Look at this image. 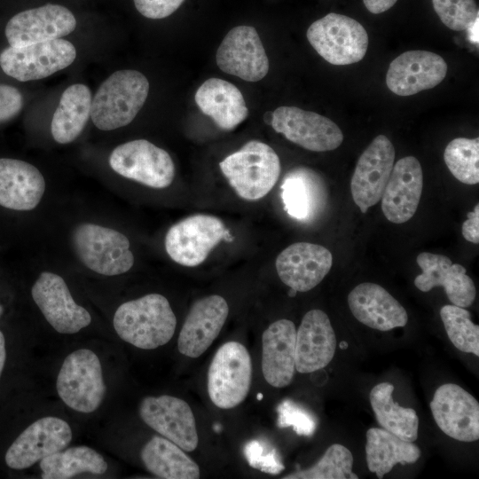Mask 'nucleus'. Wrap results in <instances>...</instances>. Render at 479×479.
Listing matches in <instances>:
<instances>
[{
    "instance_id": "obj_48",
    "label": "nucleus",
    "mask_w": 479,
    "mask_h": 479,
    "mask_svg": "<svg viewBox=\"0 0 479 479\" xmlns=\"http://www.w3.org/2000/svg\"><path fill=\"white\" fill-rule=\"evenodd\" d=\"M296 293H297V291H295V290L293 289V288H290V290H289V292H288V295H289L290 297H294V296H295Z\"/></svg>"
},
{
    "instance_id": "obj_28",
    "label": "nucleus",
    "mask_w": 479,
    "mask_h": 479,
    "mask_svg": "<svg viewBox=\"0 0 479 479\" xmlns=\"http://www.w3.org/2000/svg\"><path fill=\"white\" fill-rule=\"evenodd\" d=\"M194 98L200 111L224 130H233L248 115L240 90L223 79L206 80L198 88Z\"/></svg>"
},
{
    "instance_id": "obj_33",
    "label": "nucleus",
    "mask_w": 479,
    "mask_h": 479,
    "mask_svg": "<svg viewBox=\"0 0 479 479\" xmlns=\"http://www.w3.org/2000/svg\"><path fill=\"white\" fill-rule=\"evenodd\" d=\"M394 386L389 382L375 385L369 394L371 406L379 425L403 440L414 442L418 437L419 417L412 408L394 402Z\"/></svg>"
},
{
    "instance_id": "obj_9",
    "label": "nucleus",
    "mask_w": 479,
    "mask_h": 479,
    "mask_svg": "<svg viewBox=\"0 0 479 479\" xmlns=\"http://www.w3.org/2000/svg\"><path fill=\"white\" fill-rule=\"evenodd\" d=\"M75 58L74 44L58 38L20 47L9 46L0 54V67L7 75L28 82L67 67Z\"/></svg>"
},
{
    "instance_id": "obj_24",
    "label": "nucleus",
    "mask_w": 479,
    "mask_h": 479,
    "mask_svg": "<svg viewBox=\"0 0 479 479\" xmlns=\"http://www.w3.org/2000/svg\"><path fill=\"white\" fill-rule=\"evenodd\" d=\"M335 349L336 337L328 316L321 310H309L296 331L295 370L310 373L326 367Z\"/></svg>"
},
{
    "instance_id": "obj_37",
    "label": "nucleus",
    "mask_w": 479,
    "mask_h": 479,
    "mask_svg": "<svg viewBox=\"0 0 479 479\" xmlns=\"http://www.w3.org/2000/svg\"><path fill=\"white\" fill-rule=\"evenodd\" d=\"M440 317L452 343L460 351L479 356V326L473 323L470 313L457 305H444Z\"/></svg>"
},
{
    "instance_id": "obj_19",
    "label": "nucleus",
    "mask_w": 479,
    "mask_h": 479,
    "mask_svg": "<svg viewBox=\"0 0 479 479\" xmlns=\"http://www.w3.org/2000/svg\"><path fill=\"white\" fill-rule=\"evenodd\" d=\"M332 265L331 252L321 245L309 242L288 246L275 262L281 281L297 292H307L318 286Z\"/></svg>"
},
{
    "instance_id": "obj_5",
    "label": "nucleus",
    "mask_w": 479,
    "mask_h": 479,
    "mask_svg": "<svg viewBox=\"0 0 479 479\" xmlns=\"http://www.w3.org/2000/svg\"><path fill=\"white\" fill-rule=\"evenodd\" d=\"M56 388L60 399L71 409L83 413L96 411L106 393L98 357L89 349L67 355L59 372Z\"/></svg>"
},
{
    "instance_id": "obj_27",
    "label": "nucleus",
    "mask_w": 479,
    "mask_h": 479,
    "mask_svg": "<svg viewBox=\"0 0 479 479\" xmlns=\"http://www.w3.org/2000/svg\"><path fill=\"white\" fill-rule=\"evenodd\" d=\"M45 187L43 174L34 165L0 158V206L19 211L32 210L40 203Z\"/></svg>"
},
{
    "instance_id": "obj_29",
    "label": "nucleus",
    "mask_w": 479,
    "mask_h": 479,
    "mask_svg": "<svg viewBox=\"0 0 479 479\" xmlns=\"http://www.w3.org/2000/svg\"><path fill=\"white\" fill-rule=\"evenodd\" d=\"M280 188L284 209L296 220L311 221L324 205L323 182L309 168H294L288 171Z\"/></svg>"
},
{
    "instance_id": "obj_41",
    "label": "nucleus",
    "mask_w": 479,
    "mask_h": 479,
    "mask_svg": "<svg viewBox=\"0 0 479 479\" xmlns=\"http://www.w3.org/2000/svg\"><path fill=\"white\" fill-rule=\"evenodd\" d=\"M185 0H133L136 9L148 19H164L175 12Z\"/></svg>"
},
{
    "instance_id": "obj_47",
    "label": "nucleus",
    "mask_w": 479,
    "mask_h": 479,
    "mask_svg": "<svg viewBox=\"0 0 479 479\" xmlns=\"http://www.w3.org/2000/svg\"><path fill=\"white\" fill-rule=\"evenodd\" d=\"M272 120V112H266L263 115V121L266 124L271 125Z\"/></svg>"
},
{
    "instance_id": "obj_44",
    "label": "nucleus",
    "mask_w": 479,
    "mask_h": 479,
    "mask_svg": "<svg viewBox=\"0 0 479 479\" xmlns=\"http://www.w3.org/2000/svg\"><path fill=\"white\" fill-rule=\"evenodd\" d=\"M363 2L370 12L379 14L389 10L397 0H363Z\"/></svg>"
},
{
    "instance_id": "obj_50",
    "label": "nucleus",
    "mask_w": 479,
    "mask_h": 479,
    "mask_svg": "<svg viewBox=\"0 0 479 479\" xmlns=\"http://www.w3.org/2000/svg\"><path fill=\"white\" fill-rule=\"evenodd\" d=\"M262 398H263V394L258 393V395H257V399H258V400H261Z\"/></svg>"
},
{
    "instance_id": "obj_25",
    "label": "nucleus",
    "mask_w": 479,
    "mask_h": 479,
    "mask_svg": "<svg viewBox=\"0 0 479 479\" xmlns=\"http://www.w3.org/2000/svg\"><path fill=\"white\" fill-rule=\"evenodd\" d=\"M348 304L359 322L379 331L402 327L408 321L401 303L375 283L364 282L354 287L348 295Z\"/></svg>"
},
{
    "instance_id": "obj_3",
    "label": "nucleus",
    "mask_w": 479,
    "mask_h": 479,
    "mask_svg": "<svg viewBox=\"0 0 479 479\" xmlns=\"http://www.w3.org/2000/svg\"><path fill=\"white\" fill-rule=\"evenodd\" d=\"M219 167L237 194L256 200L268 194L280 174V161L267 144L251 140L225 157Z\"/></svg>"
},
{
    "instance_id": "obj_46",
    "label": "nucleus",
    "mask_w": 479,
    "mask_h": 479,
    "mask_svg": "<svg viewBox=\"0 0 479 479\" xmlns=\"http://www.w3.org/2000/svg\"><path fill=\"white\" fill-rule=\"evenodd\" d=\"M478 20L479 18L475 21V23L467 29L469 31V37L473 43H478Z\"/></svg>"
},
{
    "instance_id": "obj_20",
    "label": "nucleus",
    "mask_w": 479,
    "mask_h": 479,
    "mask_svg": "<svg viewBox=\"0 0 479 479\" xmlns=\"http://www.w3.org/2000/svg\"><path fill=\"white\" fill-rule=\"evenodd\" d=\"M447 74L445 60L427 51H409L389 65L386 83L398 96H411L439 84Z\"/></svg>"
},
{
    "instance_id": "obj_18",
    "label": "nucleus",
    "mask_w": 479,
    "mask_h": 479,
    "mask_svg": "<svg viewBox=\"0 0 479 479\" xmlns=\"http://www.w3.org/2000/svg\"><path fill=\"white\" fill-rule=\"evenodd\" d=\"M75 27L76 20L70 10L47 4L12 17L5 27V36L10 46L20 47L66 36Z\"/></svg>"
},
{
    "instance_id": "obj_13",
    "label": "nucleus",
    "mask_w": 479,
    "mask_h": 479,
    "mask_svg": "<svg viewBox=\"0 0 479 479\" xmlns=\"http://www.w3.org/2000/svg\"><path fill=\"white\" fill-rule=\"evenodd\" d=\"M395 156V147L384 135L377 136L360 155L351 178L350 191L362 213L381 200Z\"/></svg>"
},
{
    "instance_id": "obj_32",
    "label": "nucleus",
    "mask_w": 479,
    "mask_h": 479,
    "mask_svg": "<svg viewBox=\"0 0 479 479\" xmlns=\"http://www.w3.org/2000/svg\"><path fill=\"white\" fill-rule=\"evenodd\" d=\"M145 468L160 478L197 479L199 466L178 445L167 438L154 436L141 451Z\"/></svg>"
},
{
    "instance_id": "obj_11",
    "label": "nucleus",
    "mask_w": 479,
    "mask_h": 479,
    "mask_svg": "<svg viewBox=\"0 0 479 479\" xmlns=\"http://www.w3.org/2000/svg\"><path fill=\"white\" fill-rule=\"evenodd\" d=\"M271 125L287 140L312 152L334 150L343 140L341 129L332 120L295 106L275 109Z\"/></svg>"
},
{
    "instance_id": "obj_42",
    "label": "nucleus",
    "mask_w": 479,
    "mask_h": 479,
    "mask_svg": "<svg viewBox=\"0 0 479 479\" xmlns=\"http://www.w3.org/2000/svg\"><path fill=\"white\" fill-rule=\"evenodd\" d=\"M23 105V96L18 89L0 83V122L16 116Z\"/></svg>"
},
{
    "instance_id": "obj_6",
    "label": "nucleus",
    "mask_w": 479,
    "mask_h": 479,
    "mask_svg": "<svg viewBox=\"0 0 479 479\" xmlns=\"http://www.w3.org/2000/svg\"><path fill=\"white\" fill-rule=\"evenodd\" d=\"M307 39L327 62L344 66L360 61L368 48V35L356 20L328 13L314 21L307 30Z\"/></svg>"
},
{
    "instance_id": "obj_39",
    "label": "nucleus",
    "mask_w": 479,
    "mask_h": 479,
    "mask_svg": "<svg viewBox=\"0 0 479 479\" xmlns=\"http://www.w3.org/2000/svg\"><path fill=\"white\" fill-rule=\"evenodd\" d=\"M279 428L292 427L300 436H310L317 428L316 417L310 411L290 399L282 401L277 407Z\"/></svg>"
},
{
    "instance_id": "obj_23",
    "label": "nucleus",
    "mask_w": 479,
    "mask_h": 479,
    "mask_svg": "<svg viewBox=\"0 0 479 479\" xmlns=\"http://www.w3.org/2000/svg\"><path fill=\"white\" fill-rule=\"evenodd\" d=\"M416 262L422 271L414 279L419 290L428 292L443 287L452 304L467 308L474 302L475 287L464 266L452 263L446 255L429 252L419 254Z\"/></svg>"
},
{
    "instance_id": "obj_8",
    "label": "nucleus",
    "mask_w": 479,
    "mask_h": 479,
    "mask_svg": "<svg viewBox=\"0 0 479 479\" xmlns=\"http://www.w3.org/2000/svg\"><path fill=\"white\" fill-rule=\"evenodd\" d=\"M222 240L232 237L217 217L197 214L172 225L165 237V249L177 263L194 267L203 263L211 250Z\"/></svg>"
},
{
    "instance_id": "obj_38",
    "label": "nucleus",
    "mask_w": 479,
    "mask_h": 479,
    "mask_svg": "<svg viewBox=\"0 0 479 479\" xmlns=\"http://www.w3.org/2000/svg\"><path fill=\"white\" fill-rule=\"evenodd\" d=\"M441 21L455 31L467 30L478 19L475 0H432Z\"/></svg>"
},
{
    "instance_id": "obj_21",
    "label": "nucleus",
    "mask_w": 479,
    "mask_h": 479,
    "mask_svg": "<svg viewBox=\"0 0 479 479\" xmlns=\"http://www.w3.org/2000/svg\"><path fill=\"white\" fill-rule=\"evenodd\" d=\"M228 313V303L220 295L213 294L196 301L179 333V352L193 358L201 356L218 336Z\"/></svg>"
},
{
    "instance_id": "obj_12",
    "label": "nucleus",
    "mask_w": 479,
    "mask_h": 479,
    "mask_svg": "<svg viewBox=\"0 0 479 479\" xmlns=\"http://www.w3.org/2000/svg\"><path fill=\"white\" fill-rule=\"evenodd\" d=\"M34 302L47 322L60 334H75L91 322L89 311L78 305L63 278L43 271L31 288Z\"/></svg>"
},
{
    "instance_id": "obj_49",
    "label": "nucleus",
    "mask_w": 479,
    "mask_h": 479,
    "mask_svg": "<svg viewBox=\"0 0 479 479\" xmlns=\"http://www.w3.org/2000/svg\"><path fill=\"white\" fill-rule=\"evenodd\" d=\"M340 347H341V349H345L346 348H348V343L346 342L342 341L340 343Z\"/></svg>"
},
{
    "instance_id": "obj_17",
    "label": "nucleus",
    "mask_w": 479,
    "mask_h": 479,
    "mask_svg": "<svg viewBox=\"0 0 479 479\" xmlns=\"http://www.w3.org/2000/svg\"><path fill=\"white\" fill-rule=\"evenodd\" d=\"M216 60L224 73L247 82H258L269 71V59L256 29L238 26L220 43Z\"/></svg>"
},
{
    "instance_id": "obj_16",
    "label": "nucleus",
    "mask_w": 479,
    "mask_h": 479,
    "mask_svg": "<svg viewBox=\"0 0 479 479\" xmlns=\"http://www.w3.org/2000/svg\"><path fill=\"white\" fill-rule=\"evenodd\" d=\"M430 409L438 428L448 436L461 442L478 440L479 403L460 386L445 383L438 387Z\"/></svg>"
},
{
    "instance_id": "obj_45",
    "label": "nucleus",
    "mask_w": 479,
    "mask_h": 479,
    "mask_svg": "<svg viewBox=\"0 0 479 479\" xmlns=\"http://www.w3.org/2000/svg\"><path fill=\"white\" fill-rule=\"evenodd\" d=\"M5 358H6L5 340H4V334L0 331V377L4 370Z\"/></svg>"
},
{
    "instance_id": "obj_43",
    "label": "nucleus",
    "mask_w": 479,
    "mask_h": 479,
    "mask_svg": "<svg viewBox=\"0 0 479 479\" xmlns=\"http://www.w3.org/2000/svg\"><path fill=\"white\" fill-rule=\"evenodd\" d=\"M461 232L466 240L479 243V205L467 214V219L462 224Z\"/></svg>"
},
{
    "instance_id": "obj_1",
    "label": "nucleus",
    "mask_w": 479,
    "mask_h": 479,
    "mask_svg": "<svg viewBox=\"0 0 479 479\" xmlns=\"http://www.w3.org/2000/svg\"><path fill=\"white\" fill-rule=\"evenodd\" d=\"M113 324L124 342L139 349H153L171 340L177 318L165 296L149 294L121 304Z\"/></svg>"
},
{
    "instance_id": "obj_51",
    "label": "nucleus",
    "mask_w": 479,
    "mask_h": 479,
    "mask_svg": "<svg viewBox=\"0 0 479 479\" xmlns=\"http://www.w3.org/2000/svg\"><path fill=\"white\" fill-rule=\"evenodd\" d=\"M2 313H3V307H2V305L0 304V316L2 315Z\"/></svg>"
},
{
    "instance_id": "obj_30",
    "label": "nucleus",
    "mask_w": 479,
    "mask_h": 479,
    "mask_svg": "<svg viewBox=\"0 0 479 479\" xmlns=\"http://www.w3.org/2000/svg\"><path fill=\"white\" fill-rule=\"evenodd\" d=\"M366 463L368 469L378 478L391 471L396 464H413L420 457V448L380 428L366 432Z\"/></svg>"
},
{
    "instance_id": "obj_15",
    "label": "nucleus",
    "mask_w": 479,
    "mask_h": 479,
    "mask_svg": "<svg viewBox=\"0 0 479 479\" xmlns=\"http://www.w3.org/2000/svg\"><path fill=\"white\" fill-rule=\"evenodd\" d=\"M72 440V430L64 420L48 416L30 424L11 444L5 462L12 469H24L44 457L65 449Z\"/></svg>"
},
{
    "instance_id": "obj_2",
    "label": "nucleus",
    "mask_w": 479,
    "mask_h": 479,
    "mask_svg": "<svg viewBox=\"0 0 479 479\" xmlns=\"http://www.w3.org/2000/svg\"><path fill=\"white\" fill-rule=\"evenodd\" d=\"M149 82L136 70H119L108 76L92 98L90 118L101 130L130 124L144 106Z\"/></svg>"
},
{
    "instance_id": "obj_7",
    "label": "nucleus",
    "mask_w": 479,
    "mask_h": 479,
    "mask_svg": "<svg viewBox=\"0 0 479 479\" xmlns=\"http://www.w3.org/2000/svg\"><path fill=\"white\" fill-rule=\"evenodd\" d=\"M252 381V361L247 348L227 342L216 352L208 373V392L213 404L232 409L247 397Z\"/></svg>"
},
{
    "instance_id": "obj_31",
    "label": "nucleus",
    "mask_w": 479,
    "mask_h": 479,
    "mask_svg": "<svg viewBox=\"0 0 479 479\" xmlns=\"http://www.w3.org/2000/svg\"><path fill=\"white\" fill-rule=\"evenodd\" d=\"M91 101V92L85 84H72L64 90L51 124L56 142L68 144L77 138L90 117Z\"/></svg>"
},
{
    "instance_id": "obj_26",
    "label": "nucleus",
    "mask_w": 479,
    "mask_h": 479,
    "mask_svg": "<svg viewBox=\"0 0 479 479\" xmlns=\"http://www.w3.org/2000/svg\"><path fill=\"white\" fill-rule=\"evenodd\" d=\"M294 324L286 318L271 323L262 335V372L272 387L289 385L295 371Z\"/></svg>"
},
{
    "instance_id": "obj_40",
    "label": "nucleus",
    "mask_w": 479,
    "mask_h": 479,
    "mask_svg": "<svg viewBox=\"0 0 479 479\" xmlns=\"http://www.w3.org/2000/svg\"><path fill=\"white\" fill-rule=\"evenodd\" d=\"M248 464L271 475H278L285 469L281 458L275 447L263 440H251L244 448Z\"/></svg>"
},
{
    "instance_id": "obj_22",
    "label": "nucleus",
    "mask_w": 479,
    "mask_h": 479,
    "mask_svg": "<svg viewBox=\"0 0 479 479\" xmlns=\"http://www.w3.org/2000/svg\"><path fill=\"white\" fill-rule=\"evenodd\" d=\"M423 188V172L420 161L406 156L393 166L381 196V210L394 224L410 220L417 211Z\"/></svg>"
},
{
    "instance_id": "obj_14",
    "label": "nucleus",
    "mask_w": 479,
    "mask_h": 479,
    "mask_svg": "<svg viewBox=\"0 0 479 479\" xmlns=\"http://www.w3.org/2000/svg\"><path fill=\"white\" fill-rule=\"evenodd\" d=\"M139 415L150 428L185 452L196 449L199 437L195 418L189 404L176 397H146L139 404Z\"/></svg>"
},
{
    "instance_id": "obj_4",
    "label": "nucleus",
    "mask_w": 479,
    "mask_h": 479,
    "mask_svg": "<svg viewBox=\"0 0 479 479\" xmlns=\"http://www.w3.org/2000/svg\"><path fill=\"white\" fill-rule=\"evenodd\" d=\"M71 243L77 258L96 273L120 275L134 264L129 239L114 229L82 223L74 229Z\"/></svg>"
},
{
    "instance_id": "obj_34",
    "label": "nucleus",
    "mask_w": 479,
    "mask_h": 479,
    "mask_svg": "<svg viewBox=\"0 0 479 479\" xmlns=\"http://www.w3.org/2000/svg\"><path fill=\"white\" fill-rule=\"evenodd\" d=\"M40 467L43 479H67L84 472L104 474L107 463L95 450L76 446L44 457L40 460Z\"/></svg>"
},
{
    "instance_id": "obj_36",
    "label": "nucleus",
    "mask_w": 479,
    "mask_h": 479,
    "mask_svg": "<svg viewBox=\"0 0 479 479\" xmlns=\"http://www.w3.org/2000/svg\"><path fill=\"white\" fill-rule=\"evenodd\" d=\"M444 162L456 179L466 185L479 182V138L458 137L444 149Z\"/></svg>"
},
{
    "instance_id": "obj_35",
    "label": "nucleus",
    "mask_w": 479,
    "mask_h": 479,
    "mask_svg": "<svg viewBox=\"0 0 479 479\" xmlns=\"http://www.w3.org/2000/svg\"><path fill=\"white\" fill-rule=\"evenodd\" d=\"M352 467L351 452L344 445L334 444L312 467L291 473L283 479H357Z\"/></svg>"
},
{
    "instance_id": "obj_10",
    "label": "nucleus",
    "mask_w": 479,
    "mask_h": 479,
    "mask_svg": "<svg viewBox=\"0 0 479 479\" xmlns=\"http://www.w3.org/2000/svg\"><path fill=\"white\" fill-rule=\"evenodd\" d=\"M109 165L122 177L156 189L169 186L175 177L169 153L145 139L116 146L109 156Z\"/></svg>"
}]
</instances>
